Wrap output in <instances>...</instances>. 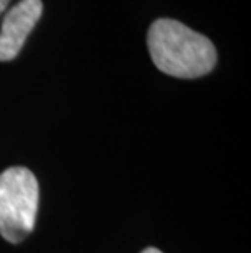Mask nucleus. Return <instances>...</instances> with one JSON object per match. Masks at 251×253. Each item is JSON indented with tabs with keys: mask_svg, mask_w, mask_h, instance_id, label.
<instances>
[{
	"mask_svg": "<svg viewBox=\"0 0 251 253\" xmlns=\"http://www.w3.org/2000/svg\"><path fill=\"white\" fill-rule=\"evenodd\" d=\"M39 188L33 171L12 167L0 175V235L20 244L31 234L38 212Z\"/></svg>",
	"mask_w": 251,
	"mask_h": 253,
	"instance_id": "2",
	"label": "nucleus"
},
{
	"mask_svg": "<svg viewBox=\"0 0 251 253\" xmlns=\"http://www.w3.org/2000/svg\"><path fill=\"white\" fill-rule=\"evenodd\" d=\"M42 15L41 0H21L3 17L0 26V62L13 61Z\"/></svg>",
	"mask_w": 251,
	"mask_h": 253,
	"instance_id": "3",
	"label": "nucleus"
},
{
	"mask_svg": "<svg viewBox=\"0 0 251 253\" xmlns=\"http://www.w3.org/2000/svg\"><path fill=\"white\" fill-rule=\"evenodd\" d=\"M147 46L158 71L178 79L207 75L217 64V51L209 38L178 20L158 18L147 35Z\"/></svg>",
	"mask_w": 251,
	"mask_h": 253,
	"instance_id": "1",
	"label": "nucleus"
},
{
	"mask_svg": "<svg viewBox=\"0 0 251 253\" xmlns=\"http://www.w3.org/2000/svg\"><path fill=\"white\" fill-rule=\"evenodd\" d=\"M142 253H162V252L157 250V249H145Z\"/></svg>",
	"mask_w": 251,
	"mask_h": 253,
	"instance_id": "5",
	"label": "nucleus"
},
{
	"mask_svg": "<svg viewBox=\"0 0 251 253\" xmlns=\"http://www.w3.org/2000/svg\"><path fill=\"white\" fill-rule=\"evenodd\" d=\"M8 3H10V0H0V17H2V13L7 10Z\"/></svg>",
	"mask_w": 251,
	"mask_h": 253,
	"instance_id": "4",
	"label": "nucleus"
}]
</instances>
